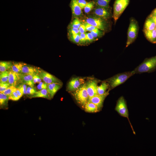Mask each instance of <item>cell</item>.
<instances>
[{
    "label": "cell",
    "mask_w": 156,
    "mask_h": 156,
    "mask_svg": "<svg viewBox=\"0 0 156 156\" xmlns=\"http://www.w3.org/2000/svg\"><path fill=\"white\" fill-rule=\"evenodd\" d=\"M62 83H53L47 84V90L51 99L53 98L57 91L62 87Z\"/></svg>",
    "instance_id": "15"
},
{
    "label": "cell",
    "mask_w": 156,
    "mask_h": 156,
    "mask_svg": "<svg viewBox=\"0 0 156 156\" xmlns=\"http://www.w3.org/2000/svg\"><path fill=\"white\" fill-rule=\"evenodd\" d=\"M135 74L133 70L117 74L105 80L108 83L110 89H112L124 83Z\"/></svg>",
    "instance_id": "2"
},
{
    "label": "cell",
    "mask_w": 156,
    "mask_h": 156,
    "mask_svg": "<svg viewBox=\"0 0 156 156\" xmlns=\"http://www.w3.org/2000/svg\"><path fill=\"white\" fill-rule=\"evenodd\" d=\"M86 38L87 43L92 42L95 39L90 32L86 33Z\"/></svg>",
    "instance_id": "38"
},
{
    "label": "cell",
    "mask_w": 156,
    "mask_h": 156,
    "mask_svg": "<svg viewBox=\"0 0 156 156\" xmlns=\"http://www.w3.org/2000/svg\"><path fill=\"white\" fill-rule=\"evenodd\" d=\"M26 84L22 83L19 85L17 87L18 88L23 94H27V85Z\"/></svg>",
    "instance_id": "34"
},
{
    "label": "cell",
    "mask_w": 156,
    "mask_h": 156,
    "mask_svg": "<svg viewBox=\"0 0 156 156\" xmlns=\"http://www.w3.org/2000/svg\"><path fill=\"white\" fill-rule=\"evenodd\" d=\"M78 3L81 9L84 8L87 3L86 0H78Z\"/></svg>",
    "instance_id": "42"
},
{
    "label": "cell",
    "mask_w": 156,
    "mask_h": 156,
    "mask_svg": "<svg viewBox=\"0 0 156 156\" xmlns=\"http://www.w3.org/2000/svg\"><path fill=\"white\" fill-rule=\"evenodd\" d=\"M9 71L7 70L1 72L0 74V83H8Z\"/></svg>",
    "instance_id": "27"
},
{
    "label": "cell",
    "mask_w": 156,
    "mask_h": 156,
    "mask_svg": "<svg viewBox=\"0 0 156 156\" xmlns=\"http://www.w3.org/2000/svg\"><path fill=\"white\" fill-rule=\"evenodd\" d=\"M87 43L86 38V33L83 34H80V42L79 44H84Z\"/></svg>",
    "instance_id": "40"
},
{
    "label": "cell",
    "mask_w": 156,
    "mask_h": 156,
    "mask_svg": "<svg viewBox=\"0 0 156 156\" xmlns=\"http://www.w3.org/2000/svg\"><path fill=\"white\" fill-rule=\"evenodd\" d=\"M47 84L45 83L40 82L37 86V88L41 90L43 89H47Z\"/></svg>",
    "instance_id": "41"
},
{
    "label": "cell",
    "mask_w": 156,
    "mask_h": 156,
    "mask_svg": "<svg viewBox=\"0 0 156 156\" xmlns=\"http://www.w3.org/2000/svg\"><path fill=\"white\" fill-rule=\"evenodd\" d=\"M107 20L98 17L94 15L86 17L84 22L105 32L107 30L109 27V24Z\"/></svg>",
    "instance_id": "3"
},
{
    "label": "cell",
    "mask_w": 156,
    "mask_h": 156,
    "mask_svg": "<svg viewBox=\"0 0 156 156\" xmlns=\"http://www.w3.org/2000/svg\"><path fill=\"white\" fill-rule=\"evenodd\" d=\"M111 0H94L95 5L107 8H110L109 3Z\"/></svg>",
    "instance_id": "25"
},
{
    "label": "cell",
    "mask_w": 156,
    "mask_h": 156,
    "mask_svg": "<svg viewBox=\"0 0 156 156\" xmlns=\"http://www.w3.org/2000/svg\"><path fill=\"white\" fill-rule=\"evenodd\" d=\"M145 37L151 42L156 43V29L143 31Z\"/></svg>",
    "instance_id": "17"
},
{
    "label": "cell",
    "mask_w": 156,
    "mask_h": 156,
    "mask_svg": "<svg viewBox=\"0 0 156 156\" xmlns=\"http://www.w3.org/2000/svg\"><path fill=\"white\" fill-rule=\"evenodd\" d=\"M95 5L94 1H91L87 2L86 5L84 8V11L85 13H88L93 8Z\"/></svg>",
    "instance_id": "30"
},
{
    "label": "cell",
    "mask_w": 156,
    "mask_h": 156,
    "mask_svg": "<svg viewBox=\"0 0 156 156\" xmlns=\"http://www.w3.org/2000/svg\"><path fill=\"white\" fill-rule=\"evenodd\" d=\"M156 24L153 18L149 16L144 24L143 31H151L155 29Z\"/></svg>",
    "instance_id": "16"
},
{
    "label": "cell",
    "mask_w": 156,
    "mask_h": 156,
    "mask_svg": "<svg viewBox=\"0 0 156 156\" xmlns=\"http://www.w3.org/2000/svg\"><path fill=\"white\" fill-rule=\"evenodd\" d=\"M109 88L108 83L106 81H103L99 86H98L97 94L102 95L105 94L109 92V90L107 91Z\"/></svg>",
    "instance_id": "18"
},
{
    "label": "cell",
    "mask_w": 156,
    "mask_h": 156,
    "mask_svg": "<svg viewBox=\"0 0 156 156\" xmlns=\"http://www.w3.org/2000/svg\"><path fill=\"white\" fill-rule=\"evenodd\" d=\"M30 97L31 98L41 97L47 99H51L47 89H43L37 91L35 94L31 96Z\"/></svg>",
    "instance_id": "21"
},
{
    "label": "cell",
    "mask_w": 156,
    "mask_h": 156,
    "mask_svg": "<svg viewBox=\"0 0 156 156\" xmlns=\"http://www.w3.org/2000/svg\"><path fill=\"white\" fill-rule=\"evenodd\" d=\"M156 70V56L145 59L133 70L135 74L151 73Z\"/></svg>",
    "instance_id": "1"
},
{
    "label": "cell",
    "mask_w": 156,
    "mask_h": 156,
    "mask_svg": "<svg viewBox=\"0 0 156 156\" xmlns=\"http://www.w3.org/2000/svg\"><path fill=\"white\" fill-rule=\"evenodd\" d=\"M109 92L103 95L97 94L89 98L88 101L92 102L96 105L100 109L103 106V102L106 96L109 94Z\"/></svg>",
    "instance_id": "12"
},
{
    "label": "cell",
    "mask_w": 156,
    "mask_h": 156,
    "mask_svg": "<svg viewBox=\"0 0 156 156\" xmlns=\"http://www.w3.org/2000/svg\"><path fill=\"white\" fill-rule=\"evenodd\" d=\"M115 110L120 116L127 118L133 133L135 134L129 118V112L126 102L122 96H120L118 99Z\"/></svg>",
    "instance_id": "7"
},
{
    "label": "cell",
    "mask_w": 156,
    "mask_h": 156,
    "mask_svg": "<svg viewBox=\"0 0 156 156\" xmlns=\"http://www.w3.org/2000/svg\"><path fill=\"white\" fill-rule=\"evenodd\" d=\"M95 6L93 12L94 15L106 20H108L112 16L110 8Z\"/></svg>",
    "instance_id": "8"
},
{
    "label": "cell",
    "mask_w": 156,
    "mask_h": 156,
    "mask_svg": "<svg viewBox=\"0 0 156 156\" xmlns=\"http://www.w3.org/2000/svg\"><path fill=\"white\" fill-rule=\"evenodd\" d=\"M38 75L41 79L47 84L53 83H62L61 81L55 76L43 70H40Z\"/></svg>",
    "instance_id": "10"
},
{
    "label": "cell",
    "mask_w": 156,
    "mask_h": 156,
    "mask_svg": "<svg viewBox=\"0 0 156 156\" xmlns=\"http://www.w3.org/2000/svg\"><path fill=\"white\" fill-rule=\"evenodd\" d=\"M70 7L73 17L78 18L83 16L81 9L78 4V0H71Z\"/></svg>",
    "instance_id": "13"
},
{
    "label": "cell",
    "mask_w": 156,
    "mask_h": 156,
    "mask_svg": "<svg viewBox=\"0 0 156 156\" xmlns=\"http://www.w3.org/2000/svg\"><path fill=\"white\" fill-rule=\"evenodd\" d=\"M25 64L22 62H13L11 70L16 74H21L22 68Z\"/></svg>",
    "instance_id": "20"
},
{
    "label": "cell",
    "mask_w": 156,
    "mask_h": 156,
    "mask_svg": "<svg viewBox=\"0 0 156 156\" xmlns=\"http://www.w3.org/2000/svg\"><path fill=\"white\" fill-rule=\"evenodd\" d=\"M16 87L15 86H10L3 93L9 96L13 91L16 90Z\"/></svg>",
    "instance_id": "32"
},
{
    "label": "cell",
    "mask_w": 156,
    "mask_h": 156,
    "mask_svg": "<svg viewBox=\"0 0 156 156\" xmlns=\"http://www.w3.org/2000/svg\"><path fill=\"white\" fill-rule=\"evenodd\" d=\"M151 17L153 18V20H154V21L155 23L156 24V17H151Z\"/></svg>",
    "instance_id": "47"
},
{
    "label": "cell",
    "mask_w": 156,
    "mask_h": 156,
    "mask_svg": "<svg viewBox=\"0 0 156 156\" xmlns=\"http://www.w3.org/2000/svg\"><path fill=\"white\" fill-rule=\"evenodd\" d=\"M84 108L85 111L88 112H96L100 109L94 103L88 101L85 104Z\"/></svg>",
    "instance_id": "19"
},
{
    "label": "cell",
    "mask_w": 156,
    "mask_h": 156,
    "mask_svg": "<svg viewBox=\"0 0 156 156\" xmlns=\"http://www.w3.org/2000/svg\"><path fill=\"white\" fill-rule=\"evenodd\" d=\"M79 34L85 33L86 31L85 26L83 23L81 22V25L79 28Z\"/></svg>",
    "instance_id": "44"
},
{
    "label": "cell",
    "mask_w": 156,
    "mask_h": 156,
    "mask_svg": "<svg viewBox=\"0 0 156 156\" xmlns=\"http://www.w3.org/2000/svg\"><path fill=\"white\" fill-rule=\"evenodd\" d=\"M91 34L95 38H100L103 36L105 32L97 28L90 32Z\"/></svg>",
    "instance_id": "26"
},
{
    "label": "cell",
    "mask_w": 156,
    "mask_h": 156,
    "mask_svg": "<svg viewBox=\"0 0 156 156\" xmlns=\"http://www.w3.org/2000/svg\"><path fill=\"white\" fill-rule=\"evenodd\" d=\"M12 62L9 61H1L0 62V72H2L7 70L11 68Z\"/></svg>",
    "instance_id": "24"
},
{
    "label": "cell",
    "mask_w": 156,
    "mask_h": 156,
    "mask_svg": "<svg viewBox=\"0 0 156 156\" xmlns=\"http://www.w3.org/2000/svg\"><path fill=\"white\" fill-rule=\"evenodd\" d=\"M40 70L39 68L25 64L22 68L21 74L30 75L33 76L38 75Z\"/></svg>",
    "instance_id": "14"
},
{
    "label": "cell",
    "mask_w": 156,
    "mask_h": 156,
    "mask_svg": "<svg viewBox=\"0 0 156 156\" xmlns=\"http://www.w3.org/2000/svg\"><path fill=\"white\" fill-rule=\"evenodd\" d=\"M98 82L97 80L92 79L89 80L86 83V88L88 94L89 98L97 94Z\"/></svg>",
    "instance_id": "11"
},
{
    "label": "cell",
    "mask_w": 156,
    "mask_h": 156,
    "mask_svg": "<svg viewBox=\"0 0 156 156\" xmlns=\"http://www.w3.org/2000/svg\"><path fill=\"white\" fill-rule=\"evenodd\" d=\"M129 0H115L114 5L113 17L115 24L128 5Z\"/></svg>",
    "instance_id": "6"
},
{
    "label": "cell",
    "mask_w": 156,
    "mask_h": 156,
    "mask_svg": "<svg viewBox=\"0 0 156 156\" xmlns=\"http://www.w3.org/2000/svg\"><path fill=\"white\" fill-rule=\"evenodd\" d=\"M33 76V82L34 84L39 83L42 80L38 75H34Z\"/></svg>",
    "instance_id": "43"
},
{
    "label": "cell",
    "mask_w": 156,
    "mask_h": 156,
    "mask_svg": "<svg viewBox=\"0 0 156 156\" xmlns=\"http://www.w3.org/2000/svg\"><path fill=\"white\" fill-rule=\"evenodd\" d=\"M16 91L20 98L23 95L20 90L17 87H16Z\"/></svg>",
    "instance_id": "45"
},
{
    "label": "cell",
    "mask_w": 156,
    "mask_h": 156,
    "mask_svg": "<svg viewBox=\"0 0 156 156\" xmlns=\"http://www.w3.org/2000/svg\"><path fill=\"white\" fill-rule=\"evenodd\" d=\"M139 27L137 21L135 19L131 18L127 32V40L126 47L132 44L136 39L138 36Z\"/></svg>",
    "instance_id": "5"
},
{
    "label": "cell",
    "mask_w": 156,
    "mask_h": 156,
    "mask_svg": "<svg viewBox=\"0 0 156 156\" xmlns=\"http://www.w3.org/2000/svg\"><path fill=\"white\" fill-rule=\"evenodd\" d=\"M82 23L85 26L86 31H89L90 32L96 28L94 26L85 22H84Z\"/></svg>",
    "instance_id": "37"
},
{
    "label": "cell",
    "mask_w": 156,
    "mask_h": 156,
    "mask_svg": "<svg viewBox=\"0 0 156 156\" xmlns=\"http://www.w3.org/2000/svg\"><path fill=\"white\" fill-rule=\"evenodd\" d=\"M10 86L8 83H0V92L3 93Z\"/></svg>",
    "instance_id": "39"
},
{
    "label": "cell",
    "mask_w": 156,
    "mask_h": 156,
    "mask_svg": "<svg viewBox=\"0 0 156 156\" xmlns=\"http://www.w3.org/2000/svg\"><path fill=\"white\" fill-rule=\"evenodd\" d=\"M37 91L34 87H31L30 86L27 87V94L30 96H31L35 94Z\"/></svg>",
    "instance_id": "36"
},
{
    "label": "cell",
    "mask_w": 156,
    "mask_h": 156,
    "mask_svg": "<svg viewBox=\"0 0 156 156\" xmlns=\"http://www.w3.org/2000/svg\"><path fill=\"white\" fill-rule=\"evenodd\" d=\"M8 83L10 86L16 87L18 83V79L16 73L11 70L9 71Z\"/></svg>",
    "instance_id": "22"
},
{
    "label": "cell",
    "mask_w": 156,
    "mask_h": 156,
    "mask_svg": "<svg viewBox=\"0 0 156 156\" xmlns=\"http://www.w3.org/2000/svg\"><path fill=\"white\" fill-rule=\"evenodd\" d=\"M149 16L151 17H156V8L152 11Z\"/></svg>",
    "instance_id": "46"
},
{
    "label": "cell",
    "mask_w": 156,
    "mask_h": 156,
    "mask_svg": "<svg viewBox=\"0 0 156 156\" xmlns=\"http://www.w3.org/2000/svg\"><path fill=\"white\" fill-rule=\"evenodd\" d=\"M68 32V36L79 34V29L73 28L69 27Z\"/></svg>",
    "instance_id": "35"
},
{
    "label": "cell",
    "mask_w": 156,
    "mask_h": 156,
    "mask_svg": "<svg viewBox=\"0 0 156 156\" xmlns=\"http://www.w3.org/2000/svg\"><path fill=\"white\" fill-rule=\"evenodd\" d=\"M155 29H156V28H155Z\"/></svg>",
    "instance_id": "48"
},
{
    "label": "cell",
    "mask_w": 156,
    "mask_h": 156,
    "mask_svg": "<svg viewBox=\"0 0 156 156\" xmlns=\"http://www.w3.org/2000/svg\"><path fill=\"white\" fill-rule=\"evenodd\" d=\"M8 99H9V96L3 93L0 92V105L1 106L5 105L7 104Z\"/></svg>",
    "instance_id": "29"
},
{
    "label": "cell",
    "mask_w": 156,
    "mask_h": 156,
    "mask_svg": "<svg viewBox=\"0 0 156 156\" xmlns=\"http://www.w3.org/2000/svg\"><path fill=\"white\" fill-rule=\"evenodd\" d=\"M69 39L74 43L79 44L80 34L69 36Z\"/></svg>",
    "instance_id": "31"
},
{
    "label": "cell",
    "mask_w": 156,
    "mask_h": 156,
    "mask_svg": "<svg viewBox=\"0 0 156 156\" xmlns=\"http://www.w3.org/2000/svg\"><path fill=\"white\" fill-rule=\"evenodd\" d=\"M85 81L84 79L82 78H73L68 83L67 90L69 92H73L84 84Z\"/></svg>",
    "instance_id": "9"
},
{
    "label": "cell",
    "mask_w": 156,
    "mask_h": 156,
    "mask_svg": "<svg viewBox=\"0 0 156 156\" xmlns=\"http://www.w3.org/2000/svg\"><path fill=\"white\" fill-rule=\"evenodd\" d=\"M73 95L77 103L84 108L88 101L89 96L85 83L79 88L73 92Z\"/></svg>",
    "instance_id": "4"
},
{
    "label": "cell",
    "mask_w": 156,
    "mask_h": 156,
    "mask_svg": "<svg viewBox=\"0 0 156 156\" xmlns=\"http://www.w3.org/2000/svg\"><path fill=\"white\" fill-rule=\"evenodd\" d=\"M81 24V22L78 18H75L69 25V27L79 29Z\"/></svg>",
    "instance_id": "28"
},
{
    "label": "cell",
    "mask_w": 156,
    "mask_h": 156,
    "mask_svg": "<svg viewBox=\"0 0 156 156\" xmlns=\"http://www.w3.org/2000/svg\"><path fill=\"white\" fill-rule=\"evenodd\" d=\"M20 98L16 93V90L13 91L9 96V99L13 101H17Z\"/></svg>",
    "instance_id": "33"
},
{
    "label": "cell",
    "mask_w": 156,
    "mask_h": 156,
    "mask_svg": "<svg viewBox=\"0 0 156 156\" xmlns=\"http://www.w3.org/2000/svg\"><path fill=\"white\" fill-rule=\"evenodd\" d=\"M18 79V83L28 85L33 87L27 75L23 74H16Z\"/></svg>",
    "instance_id": "23"
}]
</instances>
